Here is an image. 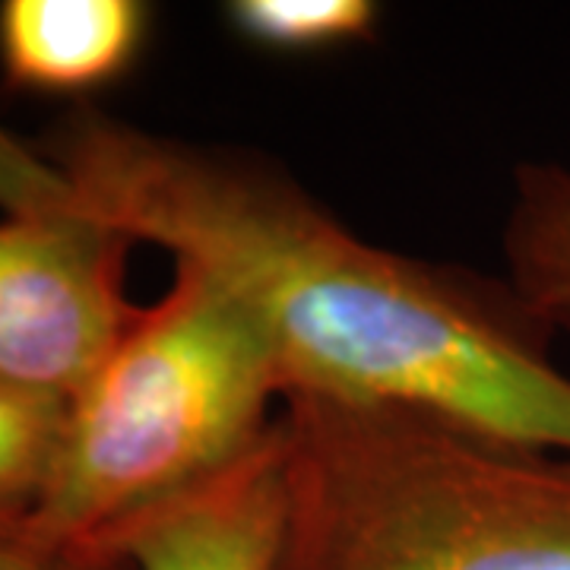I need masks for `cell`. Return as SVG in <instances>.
<instances>
[{
	"label": "cell",
	"instance_id": "3957f363",
	"mask_svg": "<svg viewBox=\"0 0 570 570\" xmlns=\"http://www.w3.org/2000/svg\"><path fill=\"white\" fill-rule=\"evenodd\" d=\"M288 390L261 317L219 279L175 264L92 381L70 400L55 479L22 523L96 554L111 532L223 472L276 425Z\"/></svg>",
	"mask_w": 570,
	"mask_h": 570
},
{
	"label": "cell",
	"instance_id": "52a82bcc",
	"mask_svg": "<svg viewBox=\"0 0 570 570\" xmlns=\"http://www.w3.org/2000/svg\"><path fill=\"white\" fill-rule=\"evenodd\" d=\"M510 292L539 324L570 336V168L523 163L501 232Z\"/></svg>",
	"mask_w": 570,
	"mask_h": 570
},
{
	"label": "cell",
	"instance_id": "277c9868",
	"mask_svg": "<svg viewBox=\"0 0 570 570\" xmlns=\"http://www.w3.org/2000/svg\"><path fill=\"white\" fill-rule=\"evenodd\" d=\"M134 247L80 213L0 219V381L70 403L140 314Z\"/></svg>",
	"mask_w": 570,
	"mask_h": 570
},
{
	"label": "cell",
	"instance_id": "5b68a950",
	"mask_svg": "<svg viewBox=\"0 0 570 570\" xmlns=\"http://www.w3.org/2000/svg\"><path fill=\"white\" fill-rule=\"evenodd\" d=\"M283 448L279 431L194 489L127 520L96 558L127 570H279Z\"/></svg>",
	"mask_w": 570,
	"mask_h": 570
},
{
	"label": "cell",
	"instance_id": "9c48e42d",
	"mask_svg": "<svg viewBox=\"0 0 570 570\" xmlns=\"http://www.w3.org/2000/svg\"><path fill=\"white\" fill-rule=\"evenodd\" d=\"M225 20L254 48L317 55L371 39L381 7L371 0H232Z\"/></svg>",
	"mask_w": 570,
	"mask_h": 570
},
{
	"label": "cell",
	"instance_id": "8fae6325",
	"mask_svg": "<svg viewBox=\"0 0 570 570\" xmlns=\"http://www.w3.org/2000/svg\"><path fill=\"white\" fill-rule=\"evenodd\" d=\"M0 570H127L86 551L39 542L26 527H0Z\"/></svg>",
	"mask_w": 570,
	"mask_h": 570
},
{
	"label": "cell",
	"instance_id": "6da1fadb",
	"mask_svg": "<svg viewBox=\"0 0 570 570\" xmlns=\"http://www.w3.org/2000/svg\"><path fill=\"white\" fill-rule=\"evenodd\" d=\"M86 219L235 292L292 387L441 415L570 460V377L508 283L415 261L340 223L264 153L80 105L36 142Z\"/></svg>",
	"mask_w": 570,
	"mask_h": 570
},
{
	"label": "cell",
	"instance_id": "ba28073f",
	"mask_svg": "<svg viewBox=\"0 0 570 570\" xmlns=\"http://www.w3.org/2000/svg\"><path fill=\"white\" fill-rule=\"evenodd\" d=\"M70 403L0 381V527H20L55 479Z\"/></svg>",
	"mask_w": 570,
	"mask_h": 570
},
{
	"label": "cell",
	"instance_id": "30bf717a",
	"mask_svg": "<svg viewBox=\"0 0 570 570\" xmlns=\"http://www.w3.org/2000/svg\"><path fill=\"white\" fill-rule=\"evenodd\" d=\"M0 209L3 216H77L80 200L36 142L0 127ZM82 216V213H80Z\"/></svg>",
	"mask_w": 570,
	"mask_h": 570
},
{
	"label": "cell",
	"instance_id": "8992f818",
	"mask_svg": "<svg viewBox=\"0 0 570 570\" xmlns=\"http://www.w3.org/2000/svg\"><path fill=\"white\" fill-rule=\"evenodd\" d=\"M149 29L140 0H3L0 73L17 92L80 99L121 80Z\"/></svg>",
	"mask_w": 570,
	"mask_h": 570
},
{
	"label": "cell",
	"instance_id": "7a4b0ae2",
	"mask_svg": "<svg viewBox=\"0 0 570 570\" xmlns=\"http://www.w3.org/2000/svg\"><path fill=\"white\" fill-rule=\"evenodd\" d=\"M279 570H570V460L422 409L285 390Z\"/></svg>",
	"mask_w": 570,
	"mask_h": 570
}]
</instances>
